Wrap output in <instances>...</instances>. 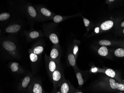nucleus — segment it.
Here are the masks:
<instances>
[{
  "mask_svg": "<svg viewBox=\"0 0 124 93\" xmlns=\"http://www.w3.org/2000/svg\"><path fill=\"white\" fill-rule=\"evenodd\" d=\"M123 33L124 34V30H123Z\"/></svg>",
  "mask_w": 124,
  "mask_h": 93,
  "instance_id": "2f4dec72",
  "label": "nucleus"
},
{
  "mask_svg": "<svg viewBox=\"0 0 124 93\" xmlns=\"http://www.w3.org/2000/svg\"><path fill=\"white\" fill-rule=\"evenodd\" d=\"M45 43L43 40L38 41L29 50L34 53L41 57L44 50Z\"/></svg>",
  "mask_w": 124,
  "mask_h": 93,
  "instance_id": "9d476101",
  "label": "nucleus"
},
{
  "mask_svg": "<svg viewBox=\"0 0 124 93\" xmlns=\"http://www.w3.org/2000/svg\"><path fill=\"white\" fill-rule=\"evenodd\" d=\"M54 24L53 23L43 24L42 26V30L45 37H47L54 45H57L59 44V38L54 30Z\"/></svg>",
  "mask_w": 124,
  "mask_h": 93,
  "instance_id": "20e7f679",
  "label": "nucleus"
},
{
  "mask_svg": "<svg viewBox=\"0 0 124 93\" xmlns=\"http://www.w3.org/2000/svg\"><path fill=\"white\" fill-rule=\"evenodd\" d=\"M51 93H61V92L60 91V90L59 91H57L56 90H55V91H53Z\"/></svg>",
  "mask_w": 124,
  "mask_h": 93,
  "instance_id": "bb28decb",
  "label": "nucleus"
},
{
  "mask_svg": "<svg viewBox=\"0 0 124 93\" xmlns=\"http://www.w3.org/2000/svg\"><path fill=\"white\" fill-rule=\"evenodd\" d=\"M98 53L100 56H106L108 53V50L105 46H102L98 50Z\"/></svg>",
  "mask_w": 124,
  "mask_h": 93,
  "instance_id": "412c9836",
  "label": "nucleus"
},
{
  "mask_svg": "<svg viewBox=\"0 0 124 93\" xmlns=\"http://www.w3.org/2000/svg\"><path fill=\"white\" fill-rule=\"evenodd\" d=\"M83 21L84 22V24L85 26L86 27H87L88 26V25L90 24V22L89 20L85 18H83Z\"/></svg>",
  "mask_w": 124,
  "mask_h": 93,
  "instance_id": "a878e982",
  "label": "nucleus"
},
{
  "mask_svg": "<svg viewBox=\"0 0 124 93\" xmlns=\"http://www.w3.org/2000/svg\"><path fill=\"white\" fill-rule=\"evenodd\" d=\"M33 76L30 73L23 78L19 85V88L21 90H24L28 88L33 79Z\"/></svg>",
  "mask_w": 124,
  "mask_h": 93,
  "instance_id": "ddd939ff",
  "label": "nucleus"
},
{
  "mask_svg": "<svg viewBox=\"0 0 124 93\" xmlns=\"http://www.w3.org/2000/svg\"><path fill=\"white\" fill-rule=\"evenodd\" d=\"M115 55L117 57H124V49L119 48L115 51Z\"/></svg>",
  "mask_w": 124,
  "mask_h": 93,
  "instance_id": "5701e85b",
  "label": "nucleus"
},
{
  "mask_svg": "<svg viewBox=\"0 0 124 93\" xmlns=\"http://www.w3.org/2000/svg\"><path fill=\"white\" fill-rule=\"evenodd\" d=\"M104 89H108L112 91H124V84L117 82L116 80L112 78H110L108 86L106 87Z\"/></svg>",
  "mask_w": 124,
  "mask_h": 93,
  "instance_id": "9b49d317",
  "label": "nucleus"
},
{
  "mask_svg": "<svg viewBox=\"0 0 124 93\" xmlns=\"http://www.w3.org/2000/svg\"><path fill=\"white\" fill-rule=\"evenodd\" d=\"M78 45L76 43L75 45H74V47L73 49V53L74 55L75 56V58H76V59L77 60V55H78Z\"/></svg>",
  "mask_w": 124,
  "mask_h": 93,
  "instance_id": "393cba45",
  "label": "nucleus"
},
{
  "mask_svg": "<svg viewBox=\"0 0 124 93\" xmlns=\"http://www.w3.org/2000/svg\"><path fill=\"white\" fill-rule=\"evenodd\" d=\"M115 0H109V1H110V2H113V1H114Z\"/></svg>",
  "mask_w": 124,
  "mask_h": 93,
  "instance_id": "c756f323",
  "label": "nucleus"
},
{
  "mask_svg": "<svg viewBox=\"0 0 124 93\" xmlns=\"http://www.w3.org/2000/svg\"><path fill=\"white\" fill-rule=\"evenodd\" d=\"M105 73L108 76L111 77L112 78L115 77L116 75V73L115 71H114L113 69H111V68L107 69L105 70Z\"/></svg>",
  "mask_w": 124,
  "mask_h": 93,
  "instance_id": "4be33fe9",
  "label": "nucleus"
},
{
  "mask_svg": "<svg viewBox=\"0 0 124 93\" xmlns=\"http://www.w3.org/2000/svg\"><path fill=\"white\" fill-rule=\"evenodd\" d=\"M24 25L23 22L20 19H12L4 29V33L14 36L21 30Z\"/></svg>",
  "mask_w": 124,
  "mask_h": 93,
  "instance_id": "7ed1b4c3",
  "label": "nucleus"
},
{
  "mask_svg": "<svg viewBox=\"0 0 124 93\" xmlns=\"http://www.w3.org/2000/svg\"><path fill=\"white\" fill-rule=\"evenodd\" d=\"M68 60L70 65L74 68H77L76 59L72 53H70L68 55Z\"/></svg>",
  "mask_w": 124,
  "mask_h": 93,
  "instance_id": "a211bd4d",
  "label": "nucleus"
},
{
  "mask_svg": "<svg viewBox=\"0 0 124 93\" xmlns=\"http://www.w3.org/2000/svg\"><path fill=\"white\" fill-rule=\"evenodd\" d=\"M29 57L30 60L32 64V66L35 68L36 66L37 65L40 60L41 57L32 52L30 50H28Z\"/></svg>",
  "mask_w": 124,
  "mask_h": 93,
  "instance_id": "dca6fc26",
  "label": "nucleus"
},
{
  "mask_svg": "<svg viewBox=\"0 0 124 93\" xmlns=\"http://www.w3.org/2000/svg\"><path fill=\"white\" fill-rule=\"evenodd\" d=\"M45 60L46 71L50 79L53 73L59 67V63L52 60L49 56H47L46 54H45Z\"/></svg>",
  "mask_w": 124,
  "mask_h": 93,
  "instance_id": "6e6552de",
  "label": "nucleus"
},
{
  "mask_svg": "<svg viewBox=\"0 0 124 93\" xmlns=\"http://www.w3.org/2000/svg\"><path fill=\"white\" fill-rule=\"evenodd\" d=\"M100 44L102 46H109L111 45V42L108 40H102L100 41L99 42Z\"/></svg>",
  "mask_w": 124,
  "mask_h": 93,
  "instance_id": "b1692460",
  "label": "nucleus"
},
{
  "mask_svg": "<svg viewBox=\"0 0 124 93\" xmlns=\"http://www.w3.org/2000/svg\"><path fill=\"white\" fill-rule=\"evenodd\" d=\"M60 66L53 73L50 79L51 80L53 84V91L56 90L58 87L60 86L61 83L64 79H63V75Z\"/></svg>",
  "mask_w": 124,
  "mask_h": 93,
  "instance_id": "0eeeda50",
  "label": "nucleus"
},
{
  "mask_svg": "<svg viewBox=\"0 0 124 93\" xmlns=\"http://www.w3.org/2000/svg\"><path fill=\"white\" fill-rule=\"evenodd\" d=\"M121 26L123 27H124V21H123L121 24Z\"/></svg>",
  "mask_w": 124,
  "mask_h": 93,
  "instance_id": "cd10ccee",
  "label": "nucleus"
},
{
  "mask_svg": "<svg viewBox=\"0 0 124 93\" xmlns=\"http://www.w3.org/2000/svg\"><path fill=\"white\" fill-rule=\"evenodd\" d=\"M27 91L30 93H46L43 88L41 80L38 77H33L27 88Z\"/></svg>",
  "mask_w": 124,
  "mask_h": 93,
  "instance_id": "423d86ee",
  "label": "nucleus"
},
{
  "mask_svg": "<svg viewBox=\"0 0 124 93\" xmlns=\"http://www.w3.org/2000/svg\"><path fill=\"white\" fill-rule=\"evenodd\" d=\"M75 93H83V92L81 91H77Z\"/></svg>",
  "mask_w": 124,
  "mask_h": 93,
  "instance_id": "c85d7f7f",
  "label": "nucleus"
},
{
  "mask_svg": "<svg viewBox=\"0 0 124 93\" xmlns=\"http://www.w3.org/2000/svg\"><path fill=\"white\" fill-rule=\"evenodd\" d=\"M25 34L26 40L28 42H32L45 37L44 34L41 31L34 30L33 28L31 29L28 31H25Z\"/></svg>",
  "mask_w": 124,
  "mask_h": 93,
  "instance_id": "1a4fd4ad",
  "label": "nucleus"
},
{
  "mask_svg": "<svg viewBox=\"0 0 124 93\" xmlns=\"http://www.w3.org/2000/svg\"><path fill=\"white\" fill-rule=\"evenodd\" d=\"M113 26V22L112 21H107L103 22L101 25V28L104 31L109 30Z\"/></svg>",
  "mask_w": 124,
  "mask_h": 93,
  "instance_id": "6ab92c4d",
  "label": "nucleus"
},
{
  "mask_svg": "<svg viewBox=\"0 0 124 93\" xmlns=\"http://www.w3.org/2000/svg\"><path fill=\"white\" fill-rule=\"evenodd\" d=\"M60 51L59 46L53 45L50 52L49 57L52 60L59 63L60 59Z\"/></svg>",
  "mask_w": 124,
  "mask_h": 93,
  "instance_id": "4468645a",
  "label": "nucleus"
},
{
  "mask_svg": "<svg viewBox=\"0 0 124 93\" xmlns=\"http://www.w3.org/2000/svg\"><path fill=\"white\" fill-rule=\"evenodd\" d=\"M12 17L10 13L5 12L0 14V23H5L9 20Z\"/></svg>",
  "mask_w": 124,
  "mask_h": 93,
  "instance_id": "f3484780",
  "label": "nucleus"
},
{
  "mask_svg": "<svg viewBox=\"0 0 124 93\" xmlns=\"http://www.w3.org/2000/svg\"><path fill=\"white\" fill-rule=\"evenodd\" d=\"M1 50L8 58L18 59L20 58V49L18 42L14 36L0 38Z\"/></svg>",
  "mask_w": 124,
  "mask_h": 93,
  "instance_id": "f03ea898",
  "label": "nucleus"
},
{
  "mask_svg": "<svg viewBox=\"0 0 124 93\" xmlns=\"http://www.w3.org/2000/svg\"><path fill=\"white\" fill-rule=\"evenodd\" d=\"M34 7L39 14V22L52 20L55 15L54 13L43 5H35Z\"/></svg>",
  "mask_w": 124,
  "mask_h": 93,
  "instance_id": "39448f33",
  "label": "nucleus"
},
{
  "mask_svg": "<svg viewBox=\"0 0 124 93\" xmlns=\"http://www.w3.org/2000/svg\"><path fill=\"white\" fill-rule=\"evenodd\" d=\"M9 68L11 72L15 73L21 74L24 72V70L17 62H14L10 63Z\"/></svg>",
  "mask_w": 124,
  "mask_h": 93,
  "instance_id": "2eb2a0df",
  "label": "nucleus"
},
{
  "mask_svg": "<svg viewBox=\"0 0 124 93\" xmlns=\"http://www.w3.org/2000/svg\"><path fill=\"white\" fill-rule=\"evenodd\" d=\"M10 5L13 11L16 14L25 18L31 25H33L35 22H39L37 10L34 5L29 2L15 1Z\"/></svg>",
  "mask_w": 124,
  "mask_h": 93,
  "instance_id": "f257e3e1",
  "label": "nucleus"
},
{
  "mask_svg": "<svg viewBox=\"0 0 124 93\" xmlns=\"http://www.w3.org/2000/svg\"><path fill=\"white\" fill-rule=\"evenodd\" d=\"M123 93V92H119V93Z\"/></svg>",
  "mask_w": 124,
  "mask_h": 93,
  "instance_id": "7c9ffc66",
  "label": "nucleus"
},
{
  "mask_svg": "<svg viewBox=\"0 0 124 93\" xmlns=\"http://www.w3.org/2000/svg\"><path fill=\"white\" fill-rule=\"evenodd\" d=\"M76 71V76L78 80V84L79 86H81L84 84V80L83 77L82 73L80 71Z\"/></svg>",
  "mask_w": 124,
  "mask_h": 93,
  "instance_id": "aec40b11",
  "label": "nucleus"
},
{
  "mask_svg": "<svg viewBox=\"0 0 124 93\" xmlns=\"http://www.w3.org/2000/svg\"><path fill=\"white\" fill-rule=\"evenodd\" d=\"M60 91L61 93H75L77 91L68 81L65 79L60 86Z\"/></svg>",
  "mask_w": 124,
  "mask_h": 93,
  "instance_id": "f8f14e48",
  "label": "nucleus"
}]
</instances>
